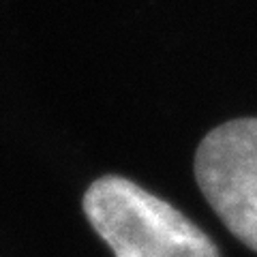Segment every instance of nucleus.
Listing matches in <instances>:
<instances>
[{"mask_svg": "<svg viewBox=\"0 0 257 257\" xmlns=\"http://www.w3.org/2000/svg\"><path fill=\"white\" fill-rule=\"evenodd\" d=\"M84 212L116 257H219L210 238L172 204L120 176H103Z\"/></svg>", "mask_w": 257, "mask_h": 257, "instance_id": "nucleus-1", "label": "nucleus"}, {"mask_svg": "<svg viewBox=\"0 0 257 257\" xmlns=\"http://www.w3.org/2000/svg\"><path fill=\"white\" fill-rule=\"evenodd\" d=\"M195 178L227 229L257 251V118L212 128L197 148Z\"/></svg>", "mask_w": 257, "mask_h": 257, "instance_id": "nucleus-2", "label": "nucleus"}]
</instances>
